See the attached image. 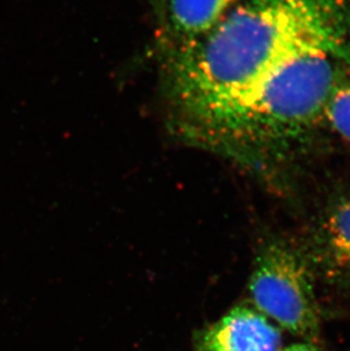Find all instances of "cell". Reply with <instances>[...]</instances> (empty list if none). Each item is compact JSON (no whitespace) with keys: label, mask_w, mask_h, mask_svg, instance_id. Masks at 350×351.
I'll list each match as a JSON object with an SVG mask.
<instances>
[{"label":"cell","mask_w":350,"mask_h":351,"mask_svg":"<svg viewBox=\"0 0 350 351\" xmlns=\"http://www.w3.org/2000/svg\"><path fill=\"white\" fill-rule=\"evenodd\" d=\"M311 53L350 64V0H242L206 34L164 43L170 129L204 149L261 81Z\"/></svg>","instance_id":"cell-1"},{"label":"cell","mask_w":350,"mask_h":351,"mask_svg":"<svg viewBox=\"0 0 350 351\" xmlns=\"http://www.w3.org/2000/svg\"><path fill=\"white\" fill-rule=\"evenodd\" d=\"M348 69L349 63L325 53L292 60L242 100L205 150L235 162L275 193H290L291 171L325 126L327 100Z\"/></svg>","instance_id":"cell-2"},{"label":"cell","mask_w":350,"mask_h":351,"mask_svg":"<svg viewBox=\"0 0 350 351\" xmlns=\"http://www.w3.org/2000/svg\"><path fill=\"white\" fill-rule=\"evenodd\" d=\"M248 292L254 308L280 330L320 342L314 271L301 245L281 235H266L255 255Z\"/></svg>","instance_id":"cell-3"},{"label":"cell","mask_w":350,"mask_h":351,"mask_svg":"<svg viewBox=\"0 0 350 351\" xmlns=\"http://www.w3.org/2000/svg\"><path fill=\"white\" fill-rule=\"evenodd\" d=\"M282 333L254 307L237 306L199 332L194 351H279Z\"/></svg>","instance_id":"cell-4"},{"label":"cell","mask_w":350,"mask_h":351,"mask_svg":"<svg viewBox=\"0 0 350 351\" xmlns=\"http://www.w3.org/2000/svg\"><path fill=\"white\" fill-rule=\"evenodd\" d=\"M310 248L312 264L320 262L334 274L350 276V191L331 199L320 212Z\"/></svg>","instance_id":"cell-5"},{"label":"cell","mask_w":350,"mask_h":351,"mask_svg":"<svg viewBox=\"0 0 350 351\" xmlns=\"http://www.w3.org/2000/svg\"><path fill=\"white\" fill-rule=\"evenodd\" d=\"M242 0H169L164 43L188 41L211 30Z\"/></svg>","instance_id":"cell-6"},{"label":"cell","mask_w":350,"mask_h":351,"mask_svg":"<svg viewBox=\"0 0 350 351\" xmlns=\"http://www.w3.org/2000/svg\"><path fill=\"white\" fill-rule=\"evenodd\" d=\"M324 122L331 131L350 145V69L342 74L331 93Z\"/></svg>","instance_id":"cell-7"},{"label":"cell","mask_w":350,"mask_h":351,"mask_svg":"<svg viewBox=\"0 0 350 351\" xmlns=\"http://www.w3.org/2000/svg\"><path fill=\"white\" fill-rule=\"evenodd\" d=\"M279 351H325L320 346V342L314 341H303L294 343V345L288 346V347H283Z\"/></svg>","instance_id":"cell-8"}]
</instances>
